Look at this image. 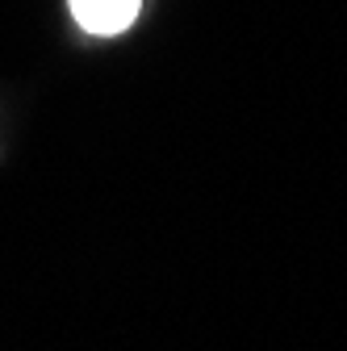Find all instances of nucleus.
<instances>
[{
  "label": "nucleus",
  "instance_id": "1",
  "mask_svg": "<svg viewBox=\"0 0 347 351\" xmlns=\"http://www.w3.org/2000/svg\"><path fill=\"white\" fill-rule=\"evenodd\" d=\"M71 13L88 34H121L139 17V0H71Z\"/></svg>",
  "mask_w": 347,
  "mask_h": 351
}]
</instances>
